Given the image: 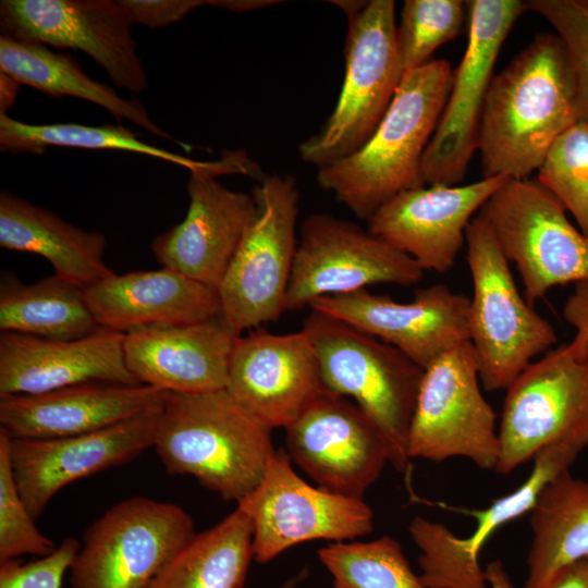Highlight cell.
I'll return each mask as SVG.
<instances>
[{
  "mask_svg": "<svg viewBox=\"0 0 588 588\" xmlns=\"http://www.w3.org/2000/svg\"><path fill=\"white\" fill-rule=\"evenodd\" d=\"M468 42L438 126L424 152L425 185H456L477 150L479 124L502 44L527 11L520 0H470Z\"/></svg>",
  "mask_w": 588,
  "mask_h": 588,
  "instance_id": "9a60e30c",
  "label": "cell"
},
{
  "mask_svg": "<svg viewBox=\"0 0 588 588\" xmlns=\"http://www.w3.org/2000/svg\"><path fill=\"white\" fill-rule=\"evenodd\" d=\"M0 71L17 84L30 86L49 96H71L93 102L106 109L119 122L127 120L157 137L174 140L187 149L152 122L139 99H125L111 86L93 79L69 54L1 35Z\"/></svg>",
  "mask_w": 588,
  "mask_h": 588,
  "instance_id": "f1b7e54d",
  "label": "cell"
},
{
  "mask_svg": "<svg viewBox=\"0 0 588 588\" xmlns=\"http://www.w3.org/2000/svg\"><path fill=\"white\" fill-rule=\"evenodd\" d=\"M532 530L525 588H551L588 559V480L565 470L544 486L529 512Z\"/></svg>",
  "mask_w": 588,
  "mask_h": 588,
  "instance_id": "83f0119b",
  "label": "cell"
},
{
  "mask_svg": "<svg viewBox=\"0 0 588 588\" xmlns=\"http://www.w3.org/2000/svg\"><path fill=\"white\" fill-rule=\"evenodd\" d=\"M0 246L47 259L58 277L85 289L114 272L106 265L107 238L9 191L0 194Z\"/></svg>",
  "mask_w": 588,
  "mask_h": 588,
  "instance_id": "4316f807",
  "label": "cell"
},
{
  "mask_svg": "<svg viewBox=\"0 0 588 588\" xmlns=\"http://www.w3.org/2000/svg\"><path fill=\"white\" fill-rule=\"evenodd\" d=\"M302 330L317 355L326 391L352 397L382 434L389 463L408 474V433L425 369L396 347L315 309Z\"/></svg>",
  "mask_w": 588,
  "mask_h": 588,
  "instance_id": "277c9868",
  "label": "cell"
},
{
  "mask_svg": "<svg viewBox=\"0 0 588 588\" xmlns=\"http://www.w3.org/2000/svg\"><path fill=\"white\" fill-rule=\"evenodd\" d=\"M537 180H509L482 206L501 252L513 262L532 305L554 286L588 282V236Z\"/></svg>",
  "mask_w": 588,
  "mask_h": 588,
  "instance_id": "ba28073f",
  "label": "cell"
},
{
  "mask_svg": "<svg viewBox=\"0 0 588 588\" xmlns=\"http://www.w3.org/2000/svg\"><path fill=\"white\" fill-rule=\"evenodd\" d=\"M253 196L256 218L218 290L221 317L236 335L277 321L285 313L298 242L299 191L294 177L267 175Z\"/></svg>",
  "mask_w": 588,
  "mask_h": 588,
  "instance_id": "52a82bcc",
  "label": "cell"
},
{
  "mask_svg": "<svg viewBox=\"0 0 588 588\" xmlns=\"http://www.w3.org/2000/svg\"><path fill=\"white\" fill-rule=\"evenodd\" d=\"M469 303L465 294L438 283L418 289L408 303L362 289L320 297L309 308L396 347L426 370L445 353L469 341Z\"/></svg>",
  "mask_w": 588,
  "mask_h": 588,
  "instance_id": "ac0fdd59",
  "label": "cell"
},
{
  "mask_svg": "<svg viewBox=\"0 0 588 588\" xmlns=\"http://www.w3.org/2000/svg\"><path fill=\"white\" fill-rule=\"evenodd\" d=\"M284 429L291 461L341 495L363 499L389 462L382 434L347 397L327 392Z\"/></svg>",
  "mask_w": 588,
  "mask_h": 588,
  "instance_id": "e0dca14e",
  "label": "cell"
},
{
  "mask_svg": "<svg viewBox=\"0 0 588 588\" xmlns=\"http://www.w3.org/2000/svg\"><path fill=\"white\" fill-rule=\"evenodd\" d=\"M195 536L181 506L132 497L108 509L83 535L71 563V588H147Z\"/></svg>",
  "mask_w": 588,
  "mask_h": 588,
  "instance_id": "9c48e42d",
  "label": "cell"
},
{
  "mask_svg": "<svg viewBox=\"0 0 588 588\" xmlns=\"http://www.w3.org/2000/svg\"><path fill=\"white\" fill-rule=\"evenodd\" d=\"M78 548L76 539L65 538L50 554L33 562L1 563L0 588H61Z\"/></svg>",
  "mask_w": 588,
  "mask_h": 588,
  "instance_id": "74e56055",
  "label": "cell"
},
{
  "mask_svg": "<svg viewBox=\"0 0 588 588\" xmlns=\"http://www.w3.org/2000/svg\"><path fill=\"white\" fill-rule=\"evenodd\" d=\"M537 181L588 236V122L578 120L559 136L538 169Z\"/></svg>",
  "mask_w": 588,
  "mask_h": 588,
  "instance_id": "e575fe53",
  "label": "cell"
},
{
  "mask_svg": "<svg viewBox=\"0 0 588 588\" xmlns=\"http://www.w3.org/2000/svg\"><path fill=\"white\" fill-rule=\"evenodd\" d=\"M102 329L125 333L148 326L196 323L221 315L218 290L177 271H131L83 289Z\"/></svg>",
  "mask_w": 588,
  "mask_h": 588,
  "instance_id": "484cf974",
  "label": "cell"
},
{
  "mask_svg": "<svg viewBox=\"0 0 588 588\" xmlns=\"http://www.w3.org/2000/svg\"><path fill=\"white\" fill-rule=\"evenodd\" d=\"M236 336L221 315L196 323L137 328L124 333V359L140 384L185 394L222 390Z\"/></svg>",
  "mask_w": 588,
  "mask_h": 588,
  "instance_id": "cb8c5ba5",
  "label": "cell"
},
{
  "mask_svg": "<svg viewBox=\"0 0 588 588\" xmlns=\"http://www.w3.org/2000/svg\"><path fill=\"white\" fill-rule=\"evenodd\" d=\"M453 81L446 60L406 72L370 138L357 151L318 169L317 182L356 217L368 219L401 192L424 186L421 161Z\"/></svg>",
  "mask_w": 588,
  "mask_h": 588,
  "instance_id": "7a4b0ae2",
  "label": "cell"
},
{
  "mask_svg": "<svg viewBox=\"0 0 588 588\" xmlns=\"http://www.w3.org/2000/svg\"><path fill=\"white\" fill-rule=\"evenodd\" d=\"M466 8V1L461 0L404 1L396 25V51L403 75L429 62L438 47L460 34Z\"/></svg>",
  "mask_w": 588,
  "mask_h": 588,
  "instance_id": "836d02e7",
  "label": "cell"
},
{
  "mask_svg": "<svg viewBox=\"0 0 588 588\" xmlns=\"http://www.w3.org/2000/svg\"><path fill=\"white\" fill-rule=\"evenodd\" d=\"M465 243L474 289L468 336L479 379L488 391L506 390L558 336L553 326L520 295L510 262L480 213L469 222Z\"/></svg>",
  "mask_w": 588,
  "mask_h": 588,
  "instance_id": "5b68a950",
  "label": "cell"
},
{
  "mask_svg": "<svg viewBox=\"0 0 588 588\" xmlns=\"http://www.w3.org/2000/svg\"><path fill=\"white\" fill-rule=\"evenodd\" d=\"M160 407L97 431L54 439H12L8 453L23 502L36 519L73 481L125 464L154 446Z\"/></svg>",
  "mask_w": 588,
  "mask_h": 588,
  "instance_id": "ffe728a7",
  "label": "cell"
},
{
  "mask_svg": "<svg viewBox=\"0 0 588 588\" xmlns=\"http://www.w3.org/2000/svg\"><path fill=\"white\" fill-rule=\"evenodd\" d=\"M422 277L424 270L412 257L368 230L328 213H314L301 226L284 310L297 311L320 297L375 284L411 286Z\"/></svg>",
  "mask_w": 588,
  "mask_h": 588,
  "instance_id": "4fadbf2b",
  "label": "cell"
},
{
  "mask_svg": "<svg viewBox=\"0 0 588 588\" xmlns=\"http://www.w3.org/2000/svg\"><path fill=\"white\" fill-rule=\"evenodd\" d=\"M238 151L189 170L185 218L157 235L151 252L163 267L219 290L242 241L257 215L253 195L236 192L216 177L223 173L250 174Z\"/></svg>",
  "mask_w": 588,
  "mask_h": 588,
  "instance_id": "5bb4252c",
  "label": "cell"
},
{
  "mask_svg": "<svg viewBox=\"0 0 588 588\" xmlns=\"http://www.w3.org/2000/svg\"><path fill=\"white\" fill-rule=\"evenodd\" d=\"M9 436L0 429V564L30 554L45 556L57 547L35 525L16 487L8 453Z\"/></svg>",
  "mask_w": 588,
  "mask_h": 588,
  "instance_id": "d590c367",
  "label": "cell"
},
{
  "mask_svg": "<svg viewBox=\"0 0 588 588\" xmlns=\"http://www.w3.org/2000/svg\"><path fill=\"white\" fill-rule=\"evenodd\" d=\"M318 558L333 578L334 588H427L394 538L332 542Z\"/></svg>",
  "mask_w": 588,
  "mask_h": 588,
  "instance_id": "d6a6232c",
  "label": "cell"
},
{
  "mask_svg": "<svg viewBox=\"0 0 588 588\" xmlns=\"http://www.w3.org/2000/svg\"><path fill=\"white\" fill-rule=\"evenodd\" d=\"M564 320L576 329L571 346L588 355V282L575 284L563 307Z\"/></svg>",
  "mask_w": 588,
  "mask_h": 588,
  "instance_id": "ab89813d",
  "label": "cell"
},
{
  "mask_svg": "<svg viewBox=\"0 0 588 588\" xmlns=\"http://www.w3.org/2000/svg\"><path fill=\"white\" fill-rule=\"evenodd\" d=\"M578 121L576 85L562 40L539 34L492 77L478 145L483 177L528 179Z\"/></svg>",
  "mask_w": 588,
  "mask_h": 588,
  "instance_id": "6da1fadb",
  "label": "cell"
},
{
  "mask_svg": "<svg viewBox=\"0 0 588 588\" xmlns=\"http://www.w3.org/2000/svg\"><path fill=\"white\" fill-rule=\"evenodd\" d=\"M225 390L269 428H286L327 393L315 350L301 329L277 334L261 327L237 335Z\"/></svg>",
  "mask_w": 588,
  "mask_h": 588,
  "instance_id": "d6986e66",
  "label": "cell"
},
{
  "mask_svg": "<svg viewBox=\"0 0 588 588\" xmlns=\"http://www.w3.org/2000/svg\"><path fill=\"white\" fill-rule=\"evenodd\" d=\"M167 391L146 384L89 382L0 396V429L12 439H54L108 428L159 407Z\"/></svg>",
  "mask_w": 588,
  "mask_h": 588,
  "instance_id": "d4e9b609",
  "label": "cell"
},
{
  "mask_svg": "<svg viewBox=\"0 0 588 588\" xmlns=\"http://www.w3.org/2000/svg\"><path fill=\"white\" fill-rule=\"evenodd\" d=\"M581 451L563 442L539 450L532 458L531 473L517 489L486 509L467 511L476 520L468 537L460 538L443 524L420 518L414 527L413 539L427 569L453 588H486L485 569L479 563L483 546L500 527L529 513L544 486L568 470Z\"/></svg>",
  "mask_w": 588,
  "mask_h": 588,
  "instance_id": "7402d4cb",
  "label": "cell"
},
{
  "mask_svg": "<svg viewBox=\"0 0 588 588\" xmlns=\"http://www.w3.org/2000/svg\"><path fill=\"white\" fill-rule=\"evenodd\" d=\"M100 329L83 289L58 277L23 283L12 273L0 281V330L50 340H74Z\"/></svg>",
  "mask_w": 588,
  "mask_h": 588,
  "instance_id": "4dcf8cb0",
  "label": "cell"
},
{
  "mask_svg": "<svg viewBox=\"0 0 588 588\" xmlns=\"http://www.w3.org/2000/svg\"><path fill=\"white\" fill-rule=\"evenodd\" d=\"M3 36L85 52L119 88L144 93L148 79L117 0H2Z\"/></svg>",
  "mask_w": 588,
  "mask_h": 588,
  "instance_id": "2e32d148",
  "label": "cell"
},
{
  "mask_svg": "<svg viewBox=\"0 0 588 588\" xmlns=\"http://www.w3.org/2000/svg\"><path fill=\"white\" fill-rule=\"evenodd\" d=\"M505 391L497 473L513 471L553 442L588 445V355L563 344L530 363Z\"/></svg>",
  "mask_w": 588,
  "mask_h": 588,
  "instance_id": "30bf717a",
  "label": "cell"
},
{
  "mask_svg": "<svg viewBox=\"0 0 588 588\" xmlns=\"http://www.w3.org/2000/svg\"><path fill=\"white\" fill-rule=\"evenodd\" d=\"M132 24L163 27L181 21L203 5L222 8V0H117Z\"/></svg>",
  "mask_w": 588,
  "mask_h": 588,
  "instance_id": "f35d334b",
  "label": "cell"
},
{
  "mask_svg": "<svg viewBox=\"0 0 588 588\" xmlns=\"http://www.w3.org/2000/svg\"><path fill=\"white\" fill-rule=\"evenodd\" d=\"M50 146L130 151L162 159L188 170L205 163L149 145L139 139L132 130L122 125L29 124L0 112L2 152L41 155Z\"/></svg>",
  "mask_w": 588,
  "mask_h": 588,
  "instance_id": "1f68e13d",
  "label": "cell"
},
{
  "mask_svg": "<svg viewBox=\"0 0 588 588\" xmlns=\"http://www.w3.org/2000/svg\"><path fill=\"white\" fill-rule=\"evenodd\" d=\"M509 180L498 175L467 185L401 192L368 219V231L412 257L424 271L444 273L455 264L474 213Z\"/></svg>",
  "mask_w": 588,
  "mask_h": 588,
  "instance_id": "44dd1931",
  "label": "cell"
},
{
  "mask_svg": "<svg viewBox=\"0 0 588 588\" xmlns=\"http://www.w3.org/2000/svg\"><path fill=\"white\" fill-rule=\"evenodd\" d=\"M305 576V573H301L297 576L291 577L287 579L280 588H295L301 580H303V577Z\"/></svg>",
  "mask_w": 588,
  "mask_h": 588,
  "instance_id": "7bdbcfd3",
  "label": "cell"
},
{
  "mask_svg": "<svg viewBox=\"0 0 588 588\" xmlns=\"http://www.w3.org/2000/svg\"><path fill=\"white\" fill-rule=\"evenodd\" d=\"M124 333L100 328L74 340L2 332L0 396L29 395L89 382L140 384L126 367Z\"/></svg>",
  "mask_w": 588,
  "mask_h": 588,
  "instance_id": "603a6c76",
  "label": "cell"
},
{
  "mask_svg": "<svg viewBox=\"0 0 588 588\" xmlns=\"http://www.w3.org/2000/svg\"><path fill=\"white\" fill-rule=\"evenodd\" d=\"M526 5L562 40L575 78L578 120L588 122V0H528Z\"/></svg>",
  "mask_w": 588,
  "mask_h": 588,
  "instance_id": "8d00e7d4",
  "label": "cell"
},
{
  "mask_svg": "<svg viewBox=\"0 0 588 588\" xmlns=\"http://www.w3.org/2000/svg\"><path fill=\"white\" fill-rule=\"evenodd\" d=\"M237 507L252 522L254 560L261 564L302 542L353 540L373 529V512L363 499L309 485L282 449L274 451L261 481Z\"/></svg>",
  "mask_w": 588,
  "mask_h": 588,
  "instance_id": "7c38bea8",
  "label": "cell"
},
{
  "mask_svg": "<svg viewBox=\"0 0 588 588\" xmlns=\"http://www.w3.org/2000/svg\"><path fill=\"white\" fill-rule=\"evenodd\" d=\"M345 75L332 113L298 146L318 169L344 159L370 138L403 76L396 51L395 2L360 1L346 12Z\"/></svg>",
  "mask_w": 588,
  "mask_h": 588,
  "instance_id": "8992f818",
  "label": "cell"
},
{
  "mask_svg": "<svg viewBox=\"0 0 588 588\" xmlns=\"http://www.w3.org/2000/svg\"><path fill=\"white\" fill-rule=\"evenodd\" d=\"M253 525L238 507L195 536L159 569L147 588H244Z\"/></svg>",
  "mask_w": 588,
  "mask_h": 588,
  "instance_id": "f546056e",
  "label": "cell"
},
{
  "mask_svg": "<svg viewBox=\"0 0 588 588\" xmlns=\"http://www.w3.org/2000/svg\"><path fill=\"white\" fill-rule=\"evenodd\" d=\"M551 588H588V559L568 567Z\"/></svg>",
  "mask_w": 588,
  "mask_h": 588,
  "instance_id": "60d3db41",
  "label": "cell"
},
{
  "mask_svg": "<svg viewBox=\"0 0 588 588\" xmlns=\"http://www.w3.org/2000/svg\"><path fill=\"white\" fill-rule=\"evenodd\" d=\"M485 575L490 588H514L500 561L490 562L485 568Z\"/></svg>",
  "mask_w": 588,
  "mask_h": 588,
  "instance_id": "b9f144b4",
  "label": "cell"
},
{
  "mask_svg": "<svg viewBox=\"0 0 588 588\" xmlns=\"http://www.w3.org/2000/svg\"><path fill=\"white\" fill-rule=\"evenodd\" d=\"M271 430L225 389L167 392L152 448L169 473L193 476L238 503L259 485L275 451Z\"/></svg>",
  "mask_w": 588,
  "mask_h": 588,
  "instance_id": "3957f363",
  "label": "cell"
},
{
  "mask_svg": "<svg viewBox=\"0 0 588 588\" xmlns=\"http://www.w3.org/2000/svg\"><path fill=\"white\" fill-rule=\"evenodd\" d=\"M479 380L469 341L425 370L408 433L409 458L440 463L465 457L481 469L495 470L501 450L499 430Z\"/></svg>",
  "mask_w": 588,
  "mask_h": 588,
  "instance_id": "8fae6325",
  "label": "cell"
}]
</instances>
